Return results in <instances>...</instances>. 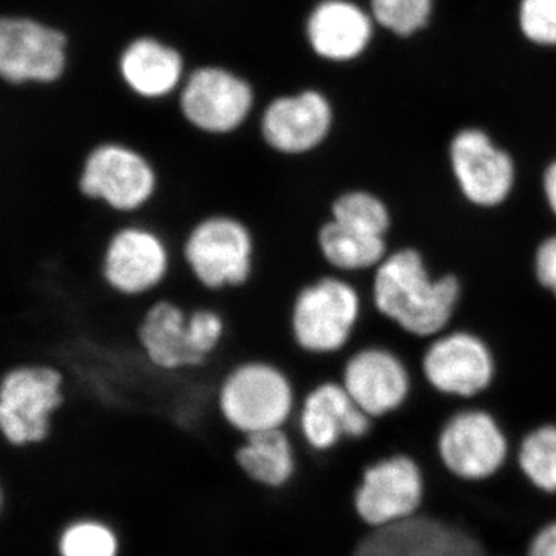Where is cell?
I'll return each instance as SVG.
<instances>
[{
    "label": "cell",
    "instance_id": "ac0fdd59",
    "mask_svg": "<svg viewBox=\"0 0 556 556\" xmlns=\"http://www.w3.org/2000/svg\"><path fill=\"white\" fill-rule=\"evenodd\" d=\"M305 31L318 60L353 64L371 50L379 28L361 0H318L309 11Z\"/></svg>",
    "mask_w": 556,
    "mask_h": 556
},
{
    "label": "cell",
    "instance_id": "4dcf8cb0",
    "mask_svg": "<svg viewBox=\"0 0 556 556\" xmlns=\"http://www.w3.org/2000/svg\"><path fill=\"white\" fill-rule=\"evenodd\" d=\"M7 507V490L5 485H3L2 478H0V515L5 510Z\"/></svg>",
    "mask_w": 556,
    "mask_h": 556
},
{
    "label": "cell",
    "instance_id": "603a6c76",
    "mask_svg": "<svg viewBox=\"0 0 556 556\" xmlns=\"http://www.w3.org/2000/svg\"><path fill=\"white\" fill-rule=\"evenodd\" d=\"M329 218L362 233L390 239L394 217L390 203L378 190L348 188L329 206Z\"/></svg>",
    "mask_w": 556,
    "mask_h": 556
},
{
    "label": "cell",
    "instance_id": "9a60e30c",
    "mask_svg": "<svg viewBox=\"0 0 556 556\" xmlns=\"http://www.w3.org/2000/svg\"><path fill=\"white\" fill-rule=\"evenodd\" d=\"M438 453L450 473L482 481L506 463L508 439L492 413L466 408L450 416L439 430Z\"/></svg>",
    "mask_w": 556,
    "mask_h": 556
},
{
    "label": "cell",
    "instance_id": "5b68a950",
    "mask_svg": "<svg viewBox=\"0 0 556 556\" xmlns=\"http://www.w3.org/2000/svg\"><path fill=\"white\" fill-rule=\"evenodd\" d=\"M178 266L177 248L146 219L123 218L110 232L101 254V278L113 294L148 302L169 285Z\"/></svg>",
    "mask_w": 556,
    "mask_h": 556
},
{
    "label": "cell",
    "instance_id": "7402d4cb",
    "mask_svg": "<svg viewBox=\"0 0 556 556\" xmlns=\"http://www.w3.org/2000/svg\"><path fill=\"white\" fill-rule=\"evenodd\" d=\"M318 255L329 273L354 278L369 276L390 249V239L368 236L327 218L316 233Z\"/></svg>",
    "mask_w": 556,
    "mask_h": 556
},
{
    "label": "cell",
    "instance_id": "2e32d148",
    "mask_svg": "<svg viewBox=\"0 0 556 556\" xmlns=\"http://www.w3.org/2000/svg\"><path fill=\"white\" fill-rule=\"evenodd\" d=\"M68 38L60 28L22 16H0V78L54 83L67 67Z\"/></svg>",
    "mask_w": 556,
    "mask_h": 556
},
{
    "label": "cell",
    "instance_id": "277c9868",
    "mask_svg": "<svg viewBox=\"0 0 556 556\" xmlns=\"http://www.w3.org/2000/svg\"><path fill=\"white\" fill-rule=\"evenodd\" d=\"M178 269L206 295L228 294L251 283L258 240L249 223L228 212L197 219L177 248Z\"/></svg>",
    "mask_w": 556,
    "mask_h": 556
},
{
    "label": "cell",
    "instance_id": "4316f807",
    "mask_svg": "<svg viewBox=\"0 0 556 556\" xmlns=\"http://www.w3.org/2000/svg\"><path fill=\"white\" fill-rule=\"evenodd\" d=\"M522 38L540 49H556V0H519Z\"/></svg>",
    "mask_w": 556,
    "mask_h": 556
},
{
    "label": "cell",
    "instance_id": "9c48e42d",
    "mask_svg": "<svg viewBox=\"0 0 556 556\" xmlns=\"http://www.w3.org/2000/svg\"><path fill=\"white\" fill-rule=\"evenodd\" d=\"M177 98L190 126L215 137L240 130L257 104L252 84L240 73L217 64L190 70Z\"/></svg>",
    "mask_w": 556,
    "mask_h": 556
},
{
    "label": "cell",
    "instance_id": "44dd1931",
    "mask_svg": "<svg viewBox=\"0 0 556 556\" xmlns=\"http://www.w3.org/2000/svg\"><path fill=\"white\" fill-rule=\"evenodd\" d=\"M119 72L131 93L159 101L177 93L188 75L181 51L156 36H138L119 58Z\"/></svg>",
    "mask_w": 556,
    "mask_h": 556
},
{
    "label": "cell",
    "instance_id": "3957f363",
    "mask_svg": "<svg viewBox=\"0 0 556 556\" xmlns=\"http://www.w3.org/2000/svg\"><path fill=\"white\" fill-rule=\"evenodd\" d=\"M298 380L280 362L244 357L223 369L215 383V412L239 438L291 428L298 412Z\"/></svg>",
    "mask_w": 556,
    "mask_h": 556
},
{
    "label": "cell",
    "instance_id": "ba28073f",
    "mask_svg": "<svg viewBox=\"0 0 556 556\" xmlns=\"http://www.w3.org/2000/svg\"><path fill=\"white\" fill-rule=\"evenodd\" d=\"M291 428L303 452L324 456L351 442L367 441L378 422L358 408L336 376H329L302 391Z\"/></svg>",
    "mask_w": 556,
    "mask_h": 556
},
{
    "label": "cell",
    "instance_id": "30bf717a",
    "mask_svg": "<svg viewBox=\"0 0 556 556\" xmlns=\"http://www.w3.org/2000/svg\"><path fill=\"white\" fill-rule=\"evenodd\" d=\"M338 379L375 422L396 415L412 396V372L401 354L379 342L357 343L340 357Z\"/></svg>",
    "mask_w": 556,
    "mask_h": 556
},
{
    "label": "cell",
    "instance_id": "52a82bcc",
    "mask_svg": "<svg viewBox=\"0 0 556 556\" xmlns=\"http://www.w3.org/2000/svg\"><path fill=\"white\" fill-rule=\"evenodd\" d=\"M159 189V170L152 161L123 142L97 146L84 161L79 177L80 193L121 218L144 214Z\"/></svg>",
    "mask_w": 556,
    "mask_h": 556
},
{
    "label": "cell",
    "instance_id": "ffe728a7",
    "mask_svg": "<svg viewBox=\"0 0 556 556\" xmlns=\"http://www.w3.org/2000/svg\"><path fill=\"white\" fill-rule=\"evenodd\" d=\"M233 460L249 484L266 492H281L299 478L303 448L292 428H280L240 438Z\"/></svg>",
    "mask_w": 556,
    "mask_h": 556
},
{
    "label": "cell",
    "instance_id": "83f0119b",
    "mask_svg": "<svg viewBox=\"0 0 556 556\" xmlns=\"http://www.w3.org/2000/svg\"><path fill=\"white\" fill-rule=\"evenodd\" d=\"M533 274L538 285L556 299V233L538 244L533 254Z\"/></svg>",
    "mask_w": 556,
    "mask_h": 556
},
{
    "label": "cell",
    "instance_id": "484cf974",
    "mask_svg": "<svg viewBox=\"0 0 556 556\" xmlns=\"http://www.w3.org/2000/svg\"><path fill=\"white\" fill-rule=\"evenodd\" d=\"M61 556H118L115 530L97 518H79L62 530L58 541Z\"/></svg>",
    "mask_w": 556,
    "mask_h": 556
},
{
    "label": "cell",
    "instance_id": "7a4b0ae2",
    "mask_svg": "<svg viewBox=\"0 0 556 556\" xmlns=\"http://www.w3.org/2000/svg\"><path fill=\"white\" fill-rule=\"evenodd\" d=\"M368 300L354 278L325 273L298 289L288 313L292 343L303 356L339 361L356 345Z\"/></svg>",
    "mask_w": 556,
    "mask_h": 556
},
{
    "label": "cell",
    "instance_id": "5bb4252c",
    "mask_svg": "<svg viewBox=\"0 0 556 556\" xmlns=\"http://www.w3.org/2000/svg\"><path fill=\"white\" fill-rule=\"evenodd\" d=\"M422 497V470L412 456L394 453L362 468L353 506L358 518L375 529L415 517Z\"/></svg>",
    "mask_w": 556,
    "mask_h": 556
},
{
    "label": "cell",
    "instance_id": "4fadbf2b",
    "mask_svg": "<svg viewBox=\"0 0 556 556\" xmlns=\"http://www.w3.org/2000/svg\"><path fill=\"white\" fill-rule=\"evenodd\" d=\"M257 113L263 141L274 152L292 159L320 149L336 121L331 100L314 87L280 94Z\"/></svg>",
    "mask_w": 556,
    "mask_h": 556
},
{
    "label": "cell",
    "instance_id": "6da1fadb",
    "mask_svg": "<svg viewBox=\"0 0 556 556\" xmlns=\"http://www.w3.org/2000/svg\"><path fill=\"white\" fill-rule=\"evenodd\" d=\"M463 298L459 278L433 277L415 248L391 249L369 274L368 303L382 320L417 339L448 328Z\"/></svg>",
    "mask_w": 556,
    "mask_h": 556
},
{
    "label": "cell",
    "instance_id": "f546056e",
    "mask_svg": "<svg viewBox=\"0 0 556 556\" xmlns=\"http://www.w3.org/2000/svg\"><path fill=\"white\" fill-rule=\"evenodd\" d=\"M543 193L548 211L556 218V159L552 160L543 172Z\"/></svg>",
    "mask_w": 556,
    "mask_h": 556
},
{
    "label": "cell",
    "instance_id": "8992f818",
    "mask_svg": "<svg viewBox=\"0 0 556 556\" xmlns=\"http://www.w3.org/2000/svg\"><path fill=\"white\" fill-rule=\"evenodd\" d=\"M65 404V378L50 364H21L0 379V437L11 447L42 444Z\"/></svg>",
    "mask_w": 556,
    "mask_h": 556
},
{
    "label": "cell",
    "instance_id": "e0dca14e",
    "mask_svg": "<svg viewBox=\"0 0 556 556\" xmlns=\"http://www.w3.org/2000/svg\"><path fill=\"white\" fill-rule=\"evenodd\" d=\"M135 340L142 358L156 371L192 372L204 369L190 343L189 306L161 291L139 313Z\"/></svg>",
    "mask_w": 556,
    "mask_h": 556
},
{
    "label": "cell",
    "instance_id": "7c38bea8",
    "mask_svg": "<svg viewBox=\"0 0 556 556\" xmlns=\"http://www.w3.org/2000/svg\"><path fill=\"white\" fill-rule=\"evenodd\" d=\"M428 386L444 396L473 399L485 393L496 378L492 348L477 332L456 329L431 339L422 356Z\"/></svg>",
    "mask_w": 556,
    "mask_h": 556
},
{
    "label": "cell",
    "instance_id": "d4e9b609",
    "mask_svg": "<svg viewBox=\"0 0 556 556\" xmlns=\"http://www.w3.org/2000/svg\"><path fill=\"white\" fill-rule=\"evenodd\" d=\"M518 464L533 485L556 493V424H541L522 438Z\"/></svg>",
    "mask_w": 556,
    "mask_h": 556
},
{
    "label": "cell",
    "instance_id": "d6986e66",
    "mask_svg": "<svg viewBox=\"0 0 556 556\" xmlns=\"http://www.w3.org/2000/svg\"><path fill=\"white\" fill-rule=\"evenodd\" d=\"M351 556H484V551L464 530L415 515L375 527L358 541Z\"/></svg>",
    "mask_w": 556,
    "mask_h": 556
},
{
    "label": "cell",
    "instance_id": "f1b7e54d",
    "mask_svg": "<svg viewBox=\"0 0 556 556\" xmlns=\"http://www.w3.org/2000/svg\"><path fill=\"white\" fill-rule=\"evenodd\" d=\"M530 556H556V522L538 533L530 546Z\"/></svg>",
    "mask_w": 556,
    "mask_h": 556
},
{
    "label": "cell",
    "instance_id": "8fae6325",
    "mask_svg": "<svg viewBox=\"0 0 556 556\" xmlns=\"http://www.w3.org/2000/svg\"><path fill=\"white\" fill-rule=\"evenodd\" d=\"M448 163L460 195L471 206H503L517 186V164L481 127H464L448 144Z\"/></svg>",
    "mask_w": 556,
    "mask_h": 556
},
{
    "label": "cell",
    "instance_id": "cb8c5ba5",
    "mask_svg": "<svg viewBox=\"0 0 556 556\" xmlns=\"http://www.w3.org/2000/svg\"><path fill=\"white\" fill-rule=\"evenodd\" d=\"M380 31L391 38H415L433 17L437 0H365Z\"/></svg>",
    "mask_w": 556,
    "mask_h": 556
}]
</instances>
